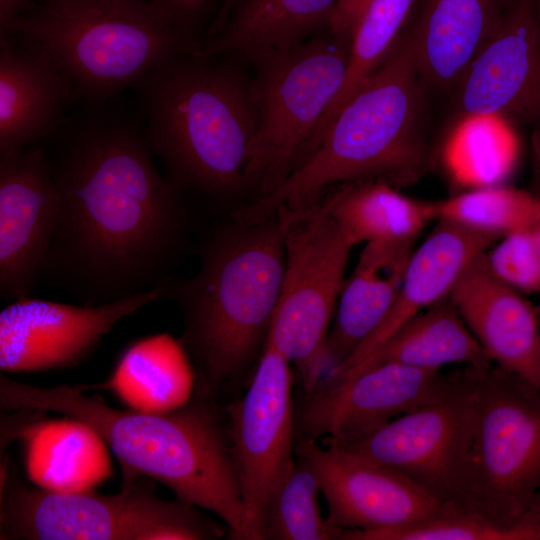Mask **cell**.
<instances>
[{"label": "cell", "instance_id": "25", "mask_svg": "<svg viewBox=\"0 0 540 540\" xmlns=\"http://www.w3.org/2000/svg\"><path fill=\"white\" fill-rule=\"evenodd\" d=\"M384 363L440 370L452 363L485 368L493 361L448 296L406 321L363 361L317 389L338 384L362 370Z\"/></svg>", "mask_w": 540, "mask_h": 540}, {"label": "cell", "instance_id": "32", "mask_svg": "<svg viewBox=\"0 0 540 540\" xmlns=\"http://www.w3.org/2000/svg\"><path fill=\"white\" fill-rule=\"evenodd\" d=\"M486 259L492 272L515 290L540 293V239L534 229L500 238Z\"/></svg>", "mask_w": 540, "mask_h": 540}, {"label": "cell", "instance_id": "2", "mask_svg": "<svg viewBox=\"0 0 540 540\" xmlns=\"http://www.w3.org/2000/svg\"><path fill=\"white\" fill-rule=\"evenodd\" d=\"M81 386L40 387L0 376L3 410L53 411L82 424L108 446L123 485L145 477L178 499L215 513L232 538L245 540L239 479L228 435L210 395L198 388L184 406L166 412L116 409Z\"/></svg>", "mask_w": 540, "mask_h": 540}, {"label": "cell", "instance_id": "12", "mask_svg": "<svg viewBox=\"0 0 540 540\" xmlns=\"http://www.w3.org/2000/svg\"><path fill=\"white\" fill-rule=\"evenodd\" d=\"M291 388L290 363L265 344L246 393L225 408L241 491L245 540H263L269 499L294 461Z\"/></svg>", "mask_w": 540, "mask_h": 540}, {"label": "cell", "instance_id": "8", "mask_svg": "<svg viewBox=\"0 0 540 540\" xmlns=\"http://www.w3.org/2000/svg\"><path fill=\"white\" fill-rule=\"evenodd\" d=\"M351 40L326 30L251 63L257 128L245 171L258 197L277 189L303 160L325 110L339 93Z\"/></svg>", "mask_w": 540, "mask_h": 540}, {"label": "cell", "instance_id": "33", "mask_svg": "<svg viewBox=\"0 0 540 540\" xmlns=\"http://www.w3.org/2000/svg\"><path fill=\"white\" fill-rule=\"evenodd\" d=\"M179 33L191 39L198 34L210 14L214 0H147Z\"/></svg>", "mask_w": 540, "mask_h": 540}, {"label": "cell", "instance_id": "16", "mask_svg": "<svg viewBox=\"0 0 540 540\" xmlns=\"http://www.w3.org/2000/svg\"><path fill=\"white\" fill-rule=\"evenodd\" d=\"M60 210V193L45 149L0 154V295L33 296Z\"/></svg>", "mask_w": 540, "mask_h": 540}, {"label": "cell", "instance_id": "27", "mask_svg": "<svg viewBox=\"0 0 540 540\" xmlns=\"http://www.w3.org/2000/svg\"><path fill=\"white\" fill-rule=\"evenodd\" d=\"M418 0H373L356 28L342 87L325 110L305 157L319 145L343 106L386 59L411 19Z\"/></svg>", "mask_w": 540, "mask_h": 540}, {"label": "cell", "instance_id": "7", "mask_svg": "<svg viewBox=\"0 0 540 540\" xmlns=\"http://www.w3.org/2000/svg\"><path fill=\"white\" fill-rule=\"evenodd\" d=\"M149 478L116 494L60 491L22 478L12 460L1 464V540H211L223 530L196 506L166 500Z\"/></svg>", "mask_w": 540, "mask_h": 540}, {"label": "cell", "instance_id": "23", "mask_svg": "<svg viewBox=\"0 0 540 540\" xmlns=\"http://www.w3.org/2000/svg\"><path fill=\"white\" fill-rule=\"evenodd\" d=\"M337 0H243L215 36L201 39L206 56L232 55L251 63L292 49L329 30Z\"/></svg>", "mask_w": 540, "mask_h": 540}, {"label": "cell", "instance_id": "36", "mask_svg": "<svg viewBox=\"0 0 540 540\" xmlns=\"http://www.w3.org/2000/svg\"><path fill=\"white\" fill-rule=\"evenodd\" d=\"M243 0H224L220 8L216 12L215 16L211 20L207 32L205 33L204 39L211 38L218 34L223 27L225 26L228 18L230 17L232 11L242 2Z\"/></svg>", "mask_w": 540, "mask_h": 540}, {"label": "cell", "instance_id": "39", "mask_svg": "<svg viewBox=\"0 0 540 540\" xmlns=\"http://www.w3.org/2000/svg\"><path fill=\"white\" fill-rule=\"evenodd\" d=\"M537 2H538L539 9H540V0H537Z\"/></svg>", "mask_w": 540, "mask_h": 540}, {"label": "cell", "instance_id": "34", "mask_svg": "<svg viewBox=\"0 0 540 540\" xmlns=\"http://www.w3.org/2000/svg\"><path fill=\"white\" fill-rule=\"evenodd\" d=\"M373 0H337L329 31L352 41L353 34Z\"/></svg>", "mask_w": 540, "mask_h": 540}, {"label": "cell", "instance_id": "19", "mask_svg": "<svg viewBox=\"0 0 540 540\" xmlns=\"http://www.w3.org/2000/svg\"><path fill=\"white\" fill-rule=\"evenodd\" d=\"M437 222L426 240L414 249L399 294L383 322L320 385L359 364L406 321L448 297L465 269L499 240L447 220Z\"/></svg>", "mask_w": 540, "mask_h": 540}, {"label": "cell", "instance_id": "26", "mask_svg": "<svg viewBox=\"0 0 540 540\" xmlns=\"http://www.w3.org/2000/svg\"><path fill=\"white\" fill-rule=\"evenodd\" d=\"M324 193L331 215L355 245L415 242L437 220V201L410 198L384 180L346 182Z\"/></svg>", "mask_w": 540, "mask_h": 540}, {"label": "cell", "instance_id": "29", "mask_svg": "<svg viewBox=\"0 0 540 540\" xmlns=\"http://www.w3.org/2000/svg\"><path fill=\"white\" fill-rule=\"evenodd\" d=\"M340 540H540V490L519 521L502 526L454 503L432 518L405 527L361 531L341 529Z\"/></svg>", "mask_w": 540, "mask_h": 540}, {"label": "cell", "instance_id": "9", "mask_svg": "<svg viewBox=\"0 0 540 540\" xmlns=\"http://www.w3.org/2000/svg\"><path fill=\"white\" fill-rule=\"evenodd\" d=\"M285 247L281 296L265 344L294 364L307 394L326 375L328 328L355 244L331 215L325 193L277 207Z\"/></svg>", "mask_w": 540, "mask_h": 540}, {"label": "cell", "instance_id": "21", "mask_svg": "<svg viewBox=\"0 0 540 540\" xmlns=\"http://www.w3.org/2000/svg\"><path fill=\"white\" fill-rule=\"evenodd\" d=\"M510 0H418L407 27L428 88L458 86L499 28Z\"/></svg>", "mask_w": 540, "mask_h": 540}, {"label": "cell", "instance_id": "31", "mask_svg": "<svg viewBox=\"0 0 540 540\" xmlns=\"http://www.w3.org/2000/svg\"><path fill=\"white\" fill-rule=\"evenodd\" d=\"M319 480L302 458L293 461L275 487L264 518L263 540H330L332 528L323 519Z\"/></svg>", "mask_w": 540, "mask_h": 540}, {"label": "cell", "instance_id": "38", "mask_svg": "<svg viewBox=\"0 0 540 540\" xmlns=\"http://www.w3.org/2000/svg\"><path fill=\"white\" fill-rule=\"evenodd\" d=\"M535 308H536L537 316H538V319H539V322H540V304L535 306Z\"/></svg>", "mask_w": 540, "mask_h": 540}, {"label": "cell", "instance_id": "37", "mask_svg": "<svg viewBox=\"0 0 540 540\" xmlns=\"http://www.w3.org/2000/svg\"><path fill=\"white\" fill-rule=\"evenodd\" d=\"M536 234L538 235L539 239H540V222L538 223V225L536 226V228L534 229Z\"/></svg>", "mask_w": 540, "mask_h": 540}, {"label": "cell", "instance_id": "3", "mask_svg": "<svg viewBox=\"0 0 540 540\" xmlns=\"http://www.w3.org/2000/svg\"><path fill=\"white\" fill-rule=\"evenodd\" d=\"M242 64L232 55L188 52L133 85L147 117L148 146L182 191L228 200L246 188L257 114Z\"/></svg>", "mask_w": 540, "mask_h": 540}, {"label": "cell", "instance_id": "11", "mask_svg": "<svg viewBox=\"0 0 540 540\" xmlns=\"http://www.w3.org/2000/svg\"><path fill=\"white\" fill-rule=\"evenodd\" d=\"M474 429L470 367L441 398L354 442L326 441L402 474L441 503L464 506Z\"/></svg>", "mask_w": 540, "mask_h": 540}, {"label": "cell", "instance_id": "15", "mask_svg": "<svg viewBox=\"0 0 540 540\" xmlns=\"http://www.w3.org/2000/svg\"><path fill=\"white\" fill-rule=\"evenodd\" d=\"M461 370L443 373L384 363L309 394L301 416L306 438L358 441L390 421L419 409L458 382Z\"/></svg>", "mask_w": 540, "mask_h": 540}, {"label": "cell", "instance_id": "35", "mask_svg": "<svg viewBox=\"0 0 540 540\" xmlns=\"http://www.w3.org/2000/svg\"><path fill=\"white\" fill-rule=\"evenodd\" d=\"M31 0H0V40L7 39L15 21L27 12Z\"/></svg>", "mask_w": 540, "mask_h": 540}, {"label": "cell", "instance_id": "4", "mask_svg": "<svg viewBox=\"0 0 540 540\" xmlns=\"http://www.w3.org/2000/svg\"><path fill=\"white\" fill-rule=\"evenodd\" d=\"M427 88L406 26L316 149L277 189L238 208L231 217L259 222L280 205L312 199L346 182L377 179L395 187L412 183L428 158Z\"/></svg>", "mask_w": 540, "mask_h": 540}, {"label": "cell", "instance_id": "14", "mask_svg": "<svg viewBox=\"0 0 540 540\" xmlns=\"http://www.w3.org/2000/svg\"><path fill=\"white\" fill-rule=\"evenodd\" d=\"M296 454L319 480L332 529H395L432 518L442 508L443 503L397 471L335 444L305 438Z\"/></svg>", "mask_w": 540, "mask_h": 540}, {"label": "cell", "instance_id": "10", "mask_svg": "<svg viewBox=\"0 0 540 540\" xmlns=\"http://www.w3.org/2000/svg\"><path fill=\"white\" fill-rule=\"evenodd\" d=\"M469 367L474 429L462 507L513 526L540 490V387L496 364Z\"/></svg>", "mask_w": 540, "mask_h": 540}, {"label": "cell", "instance_id": "22", "mask_svg": "<svg viewBox=\"0 0 540 540\" xmlns=\"http://www.w3.org/2000/svg\"><path fill=\"white\" fill-rule=\"evenodd\" d=\"M415 242H368L342 287L325 346L326 375L378 328L402 286ZM323 380V379H322Z\"/></svg>", "mask_w": 540, "mask_h": 540}, {"label": "cell", "instance_id": "30", "mask_svg": "<svg viewBox=\"0 0 540 540\" xmlns=\"http://www.w3.org/2000/svg\"><path fill=\"white\" fill-rule=\"evenodd\" d=\"M447 220L498 239L540 222V198L513 187L486 185L437 201V220Z\"/></svg>", "mask_w": 540, "mask_h": 540}, {"label": "cell", "instance_id": "17", "mask_svg": "<svg viewBox=\"0 0 540 540\" xmlns=\"http://www.w3.org/2000/svg\"><path fill=\"white\" fill-rule=\"evenodd\" d=\"M462 114L540 127V9L510 0L502 22L456 87Z\"/></svg>", "mask_w": 540, "mask_h": 540}, {"label": "cell", "instance_id": "24", "mask_svg": "<svg viewBox=\"0 0 540 540\" xmlns=\"http://www.w3.org/2000/svg\"><path fill=\"white\" fill-rule=\"evenodd\" d=\"M195 379V369L181 341L161 333L129 344L105 382L82 386L108 390L133 410L166 412L191 400Z\"/></svg>", "mask_w": 540, "mask_h": 540}, {"label": "cell", "instance_id": "13", "mask_svg": "<svg viewBox=\"0 0 540 540\" xmlns=\"http://www.w3.org/2000/svg\"><path fill=\"white\" fill-rule=\"evenodd\" d=\"M169 281L98 305H71L33 296L11 301L0 312L1 371L35 372L77 366L119 321L151 303L168 299Z\"/></svg>", "mask_w": 540, "mask_h": 540}, {"label": "cell", "instance_id": "28", "mask_svg": "<svg viewBox=\"0 0 540 540\" xmlns=\"http://www.w3.org/2000/svg\"><path fill=\"white\" fill-rule=\"evenodd\" d=\"M517 153L518 140L512 123L498 114H463L446 147L454 175L482 186L507 175Z\"/></svg>", "mask_w": 540, "mask_h": 540}, {"label": "cell", "instance_id": "6", "mask_svg": "<svg viewBox=\"0 0 540 540\" xmlns=\"http://www.w3.org/2000/svg\"><path fill=\"white\" fill-rule=\"evenodd\" d=\"M45 56L74 84L80 99L100 104L134 85L161 62L199 51L147 0H40L9 36Z\"/></svg>", "mask_w": 540, "mask_h": 540}, {"label": "cell", "instance_id": "5", "mask_svg": "<svg viewBox=\"0 0 540 540\" xmlns=\"http://www.w3.org/2000/svg\"><path fill=\"white\" fill-rule=\"evenodd\" d=\"M284 271V241L273 213L254 223L230 217L202 247L199 272L169 281L168 298L184 314L179 340L198 364V387L209 395L242 371L266 341Z\"/></svg>", "mask_w": 540, "mask_h": 540}, {"label": "cell", "instance_id": "20", "mask_svg": "<svg viewBox=\"0 0 540 540\" xmlns=\"http://www.w3.org/2000/svg\"><path fill=\"white\" fill-rule=\"evenodd\" d=\"M0 154L40 145L59 132L80 96L40 53L0 40Z\"/></svg>", "mask_w": 540, "mask_h": 540}, {"label": "cell", "instance_id": "18", "mask_svg": "<svg viewBox=\"0 0 540 540\" xmlns=\"http://www.w3.org/2000/svg\"><path fill=\"white\" fill-rule=\"evenodd\" d=\"M486 252L465 269L449 298L493 363L540 387L536 308L492 272Z\"/></svg>", "mask_w": 540, "mask_h": 540}, {"label": "cell", "instance_id": "1", "mask_svg": "<svg viewBox=\"0 0 540 540\" xmlns=\"http://www.w3.org/2000/svg\"><path fill=\"white\" fill-rule=\"evenodd\" d=\"M153 156L144 131L122 117L97 114L72 129L50 159L60 210L39 279L84 305L172 279L188 213Z\"/></svg>", "mask_w": 540, "mask_h": 540}]
</instances>
